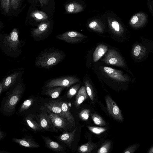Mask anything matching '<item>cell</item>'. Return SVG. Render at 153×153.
Returning <instances> with one entry per match:
<instances>
[{
    "mask_svg": "<svg viewBox=\"0 0 153 153\" xmlns=\"http://www.w3.org/2000/svg\"><path fill=\"white\" fill-rule=\"evenodd\" d=\"M64 57V53L57 49H46L36 57L35 64L37 67L49 69L60 63Z\"/></svg>",
    "mask_w": 153,
    "mask_h": 153,
    "instance_id": "cell-1",
    "label": "cell"
},
{
    "mask_svg": "<svg viewBox=\"0 0 153 153\" xmlns=\"http://www.w3.org/2000/svg\"><path fill=\"white\" fill-rule=\"evenodd\" d=\"M25 89L23 83L18 84L10 93L7 95L1 107V111L5 115L10 116L15 112L16 107L20 101Z\"/></svg>",
    "mask_w": 153,
    "mask_h": 153,
    "instance_id": "cell-2",
    "label": "cell"
},
{
    "mask_svg": "<svg viewBox=\"0 0 153 153\" xmlns=\"http://www.w3.org/2000/svg\"><path fill=\"white\" fill-rule=\"evenodd\" d=\"M79 79L73 76H63L54 78L47 81L44 85V88L55 86L68 88L79 82Z\"/></svg>",
    "mask_w": 153,
    "mask_h": 153,
    "instance_id": "cell-3",
    "label": "cell"
},
{
    "mask_svg": "<svg viewBox=\"0 0 153 153\" xmlns=\"http://www.w3.org/2000/svg\"><path fill=\"white\" fill-rule=\"evenodd\" d=\"M20 43L18 31L15 28L10 34L5 35L2 44L9 52H16L19 50Z\"/></svg>",
    "mask_w": 153,
    "mask_h": 153,
    "instance_id": "cell-4",
    "label": "cell"
},
{
    "mask_svg": "<svg viewBox=\"0 0 153 153\" xmlns=\"http://www.w3.org/2000/svg\"><path fill=\"white\" fill-rule=\"evenodd\" d=\"M36 115L37 120L44 131L58 132V130L53 125L45 107L44 105L41 107L39 112Z\"/></svg>",
    "mask_w": 153,
    "mask_h": 153,
    "instance_id": "cell-5",
    "label": "cell"
},
{
    "mask_svg": "<svg viewBox=\"0 0 153 153\" xmlns=\"http://www.w3.org/2000/svg\"><path fill=\"white\" fill-rule=\"evenodd\" d=\"M45 108L53 125L58 130L68 132L71 130L73 126L68 120Z\"/></svg>",
    "mask_w": 153,
    "mask_h": 153,
    "instance_id": "cell-6",
    "label": "cell"
},
{
    "mask_svg": "<svg viewBox=\"0 0 153 153\" xmlns=\"http://www.w3.org/2000/svg\"><path fill=\"white\" fill-rule=\"evenodd\" d=\"M50 23L48 20L42 22L36 28H33L31 36L36 41L45 39L50 29Z\"/></svg>",
    "mask_w": 153,
    "mask_h": 153,
    "instance_id": "cell-7",
    "label": "cell"
},
{
    "mask_svg": "<svg viewBox=\"0 0 153 153\" xmlns=\"http://www.w3.org/2000/svg\"><path fill=\"white\" fill-rule=\"evenodd\" d=\"M105 63L108 65L123 67L125 66L122 56L116 51L109 49L104 59Z\"/></svg>",
    "mask_w": 153,
    "mask_h": 153,
    "instance_id": "cell-8",
    "label": "cell"
},
{
    "mask_svg": "<svg viewBox=\"0 0 153 153\" xmlns=\"http://www.w3.org/2000/svg\"><path fill=\"white\" fill-rule=\"evenodd\" d=\"M107 108L109 114L114 119L119 121H122L123 117L120 110L114 101L109 95L105 97Z\"/></svg>",
    "mask_w": 153,
    "mask_h": 153,
    "instance_id": "cell-9",
    "label": "cell"
},
{
    "mask_svg": "<svg viewBox=\"0 0 153 153\" xmlns=\"http://www.w3.org/2000/svg\"><path fill=\"white\" fill-rule=\"evenodd\" d=\"M86 37L83 34L74 31L67 32L56 36L58 39L71 43L79 42Z\"/></svg>",
    "mask_w": 153,
    "mask_h": 153,
    "instance_id": "cell-10",
    "label": "cell"
},
{
    "mask_svg": "<svg viewBox=\"0 0 153 153\" xmlns=\"http://www.w3.org/2000/svg\"><path fill=\"white\" fill-rule=\"evenodd\" d=\"M103 69L107 75L113 79L122 82L129 80L128 76L124 75L120 70L107 66L104 67Z\"/></svg>",
    "mask_w": 153,
    "mask_h": 153,
    "instance_id": "cell-11",
    "label": "cell"
},
{
    "mask_svg": "<svg viewBox=\"0 0 153 153\" xmlns=\"http://www.w3.org/2000/svg\"><path fill=\"white\" fill-rule=\"evenodd\" d=\"M147 20L146 15L143 12H139L131 17L129 24L133 28H138L143 26L146 24Z\"/></svg>",
    "mask_w": 153,
    "mask_h": 153,
    "instance_id": "cell-12",
    "label": "cell"
},
{
    "mask_svg": "<svg viewBox=\"0 0 153 153\" xmlns=\"http://www.w3.org/2000/svg\"><path fill=\"white\" fill-rule=\"evenodd\" d=\"M24 120L27 125L35 133L44 131L37 120L36 114H30L25 117Z\"/></svg>",
    "mask_w": 153,
    "mask_h": 153,
    "instance_id": "cell-13",
    "label": "cell"
},
{
    "mask_svg": "<svg viewBox=\"0 0 153 153\" xmlns=\"http://www.w3.org/2000/svg\"><path fill=\"white\" fill-rule=\"evenodd\" d=\"M38 97L31 96L25 100L19 107L16 112V114L22 115L28 110L38 100Z\"/></svg>",
    "mask_w": 153,
    "mask_h": 153,
    "instance_id": "cell-14",
    "label": "cell"
},
{
    "mask_svg": "<svg viewBox=\"0 0 153 153\" xmlns=\"http://www.w3.org/2000/svg\"><path fill=\"white\" fill-rule=\"evenodd\" d=\"M59 100H50L48 102L45 103L43 105L53 113L67 119L60 105Z\"/></svg>",
    "mask_w": 153,
    "mask_h": 153,
    "instance_id": "cell-15",
    "label": "cell"
},
{
    "mask_svg": "<svg viewBox=\"0 0 153 153\" xmlns=\"http://www.w3.org/2000/svg\"><path fill=\"white\" fill-rule=\"evenodd\" d=\"M21 71H15L4 78L1 81L3 85V91H5L14 85L17 79L22 75Z\"/></svg>",
    "mask_w": 153,
    "mask_h": 153,
    "instance_id": "cell-16",
    "label": "cell"
},
{
    "mask_svg": "<svg viewBox=\"0 0 153 153\" xmlns=\"http://www.w3.org/2000/svg\"><path fill=\"white\" fill-rule=\"evenodd\" d=\"M77 130L76 128L72 132L65 131L60 135L54 136L59 141L63 143L68 146H70L74 140L75 133Z\"/></svg>",
    "mask_w": 153,
    "mask_h": 153,
    "instance_id": "cell-17",
    "label": "cell"
},
{
    "mask_svg": "<svg viewBox=\"0 0 153 153\" xmlns=\"http://www.w3.org/2000/svg\"><path fill=\"white\" fill-rule=\"evenodd\" d=\"M45 144V146L53 151L60 152L62 151L64 147L59 143L52 140L49 137L41 135Z\"/></svg>",
    "mask_w": 153,
    "mask_h": 153,
    "instance_id": "cell-18",
    "label": "cell"
},
{
    "mask_svg": "<svg viewBox=\"0 0 153 153\" xmlns=\"http://www.w3.org/2000/svg\"><path fill=\"white\" fill-rule=\"evenodd\" d=\"M12 141L19 145L30 148H36L40 147L39 145L34 141L29 138H13Z\"/></svg>",
    "mask_w": 153,
    "mask_h": 153,
    "instance_id": "cell-19",
    "label": "cell"
},
{
    "mask_svg": "<svg viewBox=\"0 0 153 153\" xmlns=\"http://www.w3.org/2000/svg\"><path fill=\"white\" fill-rule=\"evenodd\" d=\"M65 87L61 86H55L45 88L43 94L48 96L52 99H55L58 97L62 92L65 88Z\"/></svg>",
    "mask_w": 153,
    "mask_h": 153,
    "instance_id": "cell-20",
    "label": "cell"
},
{
    "mask_svg": "<svg viewBox=\"0 0 153 153\" xmlns=\"http://www.w3.org/2000/svg\"><path fill=\"white\" fill-rule=\"evenodd\" d=\"M60 105L61 109L66 116L67 119L73 125L75 126V119L72 114L70 111V108L69 103L66 102H64L59 100Z\"/></svg>",
    "mask_w": 153,
    "mask_h": 153,
    "instance_id": "cell-21",
    "label": "cell"
},
{
    "mask_svg": "<svg viewBox=\"0 0 153 153\" xmlns=\"http://www.w3.org/2000/svg\"><path fill=\"white\" fill-rule=\"evenodd\" d=\"M86 88L82 86L77 92L75 101V105L76 108H78L81 104L88 98Z\"/></svg>",
    "mask_w": 153,
    "mask_h": 153,
    "instance_id": "cell-22",
    "label": "cell"
},
{
    "mask_svg": "<svg viewBox=\"0 0 153 153\" xmlns=\"http://www.w3.org/2000/svg\"><path fill=\"white\" fill-rule=\"evenodd\" d=\"M108 50V47L105 45L101 44L96 48L93 55L94 62L98 61L106 53Z\"/></svg>",
    "mask_w": 153,
    "mask_h": 153,
    "instance_id": "cell-23",
    "label": "cell"
},
{
    "mask_svg": "<svg viewBox=\"0 0 153 153\" xmlns=\"http://www.w3.org/2000/svg\"><path fill=\"white\" fill-rule=\"evenodd\" d=\"M30 17L36 22H43L48 20L49 16L45 12L39 10L33 11L30 14Z\"/></svg>",
    "mask_w": 153,
    "mask_h": 153,
    "instance_id": "cell-24",
    "label": "cell"
},
{
    "mask_svg": "<svg viewBox=\"0 0 153 153\" xmlns=\"http://www.w3.org/2000/svg\"><path fill=\"white\" fill-rule=\"evenodd\" d=\"M146 51V48L141 44L135 45L132 49L133 56L137 59L142 58L145 55Z\"/></svg>",
    "mask_w": 153,
    "mask_h": 153,
    "instance_id": "cell-25",
    "label": "cell"
},
{
    "mask_svg": "<svg viewBox=\"0 0 153 153\" xmlns=\"http://www.w3.org/2000/svg\"><path fill=\"white\" fill-rule=\"evenodd\" d=\"M97 146V145L95 143L89 141L80 146L78 148V151L79 153H90Z\"/></svg>",
    "mask_w": 153,
    "mask_h": 153,
    "instance_id": "cell-26",
    "label": "cell"
},
{
    "mask_svg": "<svg viewBox=\"0 0 153 153\" xmlns=\"http://www.w3.org/2000/svg\"><path fill=\"white\" fill-rule=\"evenodd\" d=\"M11 0H0V7L2 12L6 14L10 11Z\"/></svg>",
    "mask_w": 153,
    "mask_h": 153,
    "instance_id": "cell-27",
    "label": "cell"
},
{
    "mask_svg": "<svg viewBox=\"0 0 153 153\" xmlns=\"http://www.w3.org/2000/svg\"><path fill=\"white\" fill-rule=\"evenodd\" d=\"M86 91L88 95L92 101L94 99V94L92 87L89 81L88 80H85L84 81Z\"/></svg>",
    "mask_w": 153,
    "mask_h": 153,
    "instance_id": "cell-28",
    "label": "cell"
},
{
    "mask_svg": "<svg viewBox=\"0 0 153 153\" xmlns=\"http://www.w3.org/2000/svg\"><path fill=\"white\" fill-rule=\"evenodd\" d=\"M92 119L94 123L97 125L103 126L105 125L106 123L104 120L100 115L95 113L91 115Z\"/></svg>",
    "mask_w": 153,
    "mask_h": 153,
    "instance_id": "cell-29",
    "label": "cell"
},
{
    "mask_svg": "<svg viewBox=\"0 0 153 153\" xmlns=\"http://www.w3.org/2000/svg\"><path fill=\"white\" fill-rule=\"evenodd\" d=\"M111 27L115 34L118 35H121L123 33V29L117 21H114L112 22Z\"/></svg>",
    "mask_w": 153,
    "mask_h": 153,
    "instance_id": "cell-30",
    "label": "cell"
},
{
    "mask_svg": "<svg viewBox=\"0 0 153 153\" xmlns=\"http://www.w3.org/2000/svg\"><path fill=\"white\" fill-rule=\"evenodd\" d=\"M79 87L80 85L79 84L75 85L71 87L67 92V97L70 99L74 96L77 93Z\"/></svg>",
    "mask_w": 153,
    "mask_h": 153,
    "instance_id": "cell-31",
    "label": "cell"
},
{
    "mask_svg": "<svg viewBox=\"0 0 153 153\" xmlns=\"http://www.w3.org/2000/svg\"><path fill=\"white\" fill-rule=\"evenodd\" d=\"M111 147V143L110 141L105 142L99 149L97 153H108L110 150Z\"/></svg>",
    "mask_w": 153,
    "mask_h": 153,
    "instance_id": "cell-32",
    "label": "cell"
},
{
    "mask_svg": "<svg viewBox=\"0 0 153 153\" xmlns=\"http://www.w3.org/2000/svg\"><path fill=\"white\" fill-rule=\"evenodd\" d=\"M88 128L91 132L97 134H100L107 130L105 128L97 126H88Z\"/></svg>",
    "mask_w": 153,
    "mask_h": 153,
    "instance_id": "cell-33",
    "label": "cell"
},
{
    "mask_svg": "<svg viewBox=\"0 0 153 153\" xmlns=\"http://www.w3.org/2000/svg\"><path fill=\"white\" fill-rule=\"evenodd\" d=\"M90 111L88 109H84L82 110L79 113V116L82 120H87L89 117Z\"/></svg>",
    "mask_w": 153,
    "mask_h": 153,
    "instance_id": "cell-34",
    "label": "cell"
},
{
    "mask_svg": "<svg viewBox=\"0 0 153 153\" xmlns=\"http://www.w3.org/2000/svg\"><path fill=\"white\" fill-rule=\"evenodd\" d=\"M22 0H11V7L14 10H17L19 7Z\"/></svg>",
    "mask_w": 153,
    "mask_h": 153,
    "instance_id": "cell-35",
    "label": "cell"
},
{
    "mask_svg": "<svg viewBox=\"0 0 153 153\" xmlns=\"http://www.w3.org/2000/svg\"><path fill=\"white\" fill-rule=\"evenodd\" d=\"M137 146L136 145H131L126 149L123 152V153H133L136 149Z\"/></svg>",
    "mask_w": 153,
    "mask_h": 153,
    "instance_id": "cell-36",
    "label": "cell"
},
{
    "mask_svg": "<svg viewBox=\"0 0 153 153\" xmlns=\"http://www.w3.org/2000/svg\"><path fill=\"white\" fill-rule=\"evenodd\" d=\"M97 22L95 21H94L91 22L90 23L89 25V27L91 28L96 30L97 31L99 32H101V29L98 27L97 26Z\"/></svg>",
    "mask_w": 153,
    "mask_h": 153,
    "instance_id": "cell-37",
    "label": "cell"
},
{
    "mask_svg": "<svg viewBox=\"0 0 153 153\" xmlns=\"http://www.w3.org/2000/svg\"><path fill=\"white\" fill-rule=\"evenodd\" d=\"M74 6L73 4H70L67 6V11L70 13L74 11Z\"/></svg>",
    "mask_w": 153,
    "mask_h": 153,
    "instance_id": "cell-38",
    "label": "cell"
},
{
    "mask_svg": "<svg viewBox=\"0 0 153 153\" xmlns=\"http://www.w3.org/2000/svg\"><path fill=\"white\" fill-rule=\"evenodd\" d=\"M7 134V133L1 131V130L0 131V140L3 139L6 137Z\"/></svg>",
    "mask_w": 153,
    "mask_h": 153,
    "instance_id": "cell-39",
    "label": "cell"
},
{
    "mask_svg": "<svg viewBox=\"0 0 153 153\" xmlns=\"http://www.w3.org/2000/svg\"><path fill=\"white\" fill-rule=\"evenodd\" d=\"M3 82L1 81L0 83V95H1L3 91Z\"/></svg>",
    "mask_w": 153,
    "mask_h": 153,
    "instance_id": "cell-40",
    "label": "cell"
},
{
    "mask_svg": "<svg viewBox=\"0 0 153 153\" xmlns=\"http://www.w3.org/2000/svg\"><path fill=\"white\" fill-rule=\"evenodd\" d=\"M44 5H47L48 2L49 0H42Z\"/></svg>",
    "mask_w": 153,
    "mask_h": 153,
    "instance_id": "cell-41",
    "label": "cell"
},
{
    "mask_svg": "<svg viewBox=\"0 0 153 153\" xmlns=\"http://www.w3.org/2000/svg\"><path fill=\"white\" fill-rule=\"evenodd\" d=\"M149 153H153V146L150 148L148 152Z\"/></svg>",
    "mask_w": 153,
    "mask_h": 153,
    "instance_id": "cell-42",
    "label": "cell"
},
{
    "mask_svg": "<svg viewBox=\"0 0 153 153\" xmlns=\"http://www.w3.org/2000/svg\"><path fill=\"white\" fill-rule=\"evenodd\" d=\"M38 1H39V2H40L41 6L42 7L43 6L44 4L42 3V0H38Z\"/></svg>",
    "mask_w": 153,
    "mask_h": 153,
    "instance_id": "cell-43",
    "label": "cell"
},
{
    "mask_svg": "<svg viewBox=\"0 0 153 153\" xmlns=\"http://www.w3.org/2000/svg\"><path fill=\"white\" fill-rule=\"evenodd\" d=\"M27 0L28 1H29L30 0Z\"/></svg>",
    "mask_w": 153,
    "mask_h": 153,
    "instance_id": "cell-44",
    "label": "cell"
}]
</instances>
